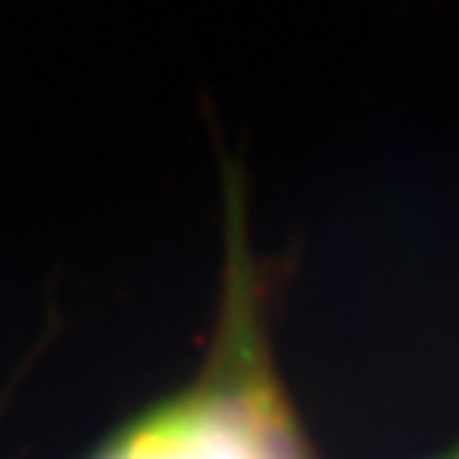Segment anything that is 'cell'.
I'll list each match as a JSON object with an SVG mask.
<instances>
[{
  "label": "cell",
  "mask_w": 459,
  "mask_h": 459,
  "mask_svg": "<svg viewBox=\"0 0 459 459\" xmlns=\"http://www.w3.org/2000/svg\"><path fill=\"white\" fill-rule=\"evenodd\" d=\"M221 348L208 373L118 437L100 459H309L262 354L255 284L233 252Z\"/></svg>",
  "instance_id": "1"
},
{
  "label": "cell",
  "mask_w": 459,
  "mask_h": 459,
  "mask_svg": "<svg viewBox=\"0 0 459 459\" xmlns=\"http://www.w3.org/2000/svg\"><path fill=\"white\" fill-rule=\"evenodd\" d=\"M444 459H459V450H456V453H453V456H444Z\"/></svg>",
  "instance_id": "2"
}]
</instances>
